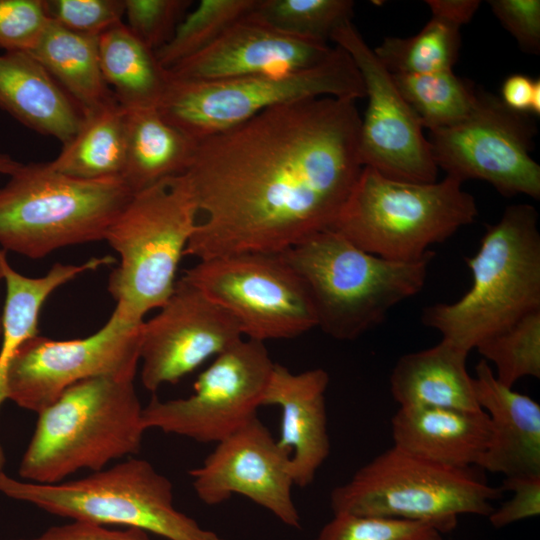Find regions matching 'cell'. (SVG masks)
Segmentation results:
<instances>
[{
  "label": "cell",
  "mask_w": 540,
  "mask_h": 540,
  "mask_svg": "<svg viewBox=\"0 0 540 540\" xmlns=\"http://www.w3.org/2000/svg\"><path fill=\"white\" fill-rule=\"evenodd\" d=\"M133 195L122 178L84 180L48 163L21 164L0 187V248L40 259L104 240Z\"/></svg>",
  "instance_id": "cell-6"
},
{
  "label": "cell",
  "mask_w": 540,
  "mask_h": 540,
  "mask_svg": "<svg viewBox=\"0 0 540 540\" xmlns=\"http://www.w3.org/2000/svg\"><path fill=\"white\" fill-rule=\"evenodd\" d=\"M393 446L453 468L477 466L491 436L484 410L399 407L391 419Z\"/></svg>",
  "instance_id": "cell-21"
},
{
  "label": "cell",
  "mask_w": 540,
  "mask_h": 540,
  "mask_svg": "<svg viewBox=\"0 0 540 540\" xmlns=\"http://www.w3.org/2000/svg\"><path fill=\"white\" fill-rule=\"evenodd\" d=\"M274 364L264 342L243 338L214 358L188 397H153L143 407V424L146 430L217 443L258 417Z\"/></svg>",
  "instance_id": "cell-13"
},
{
  "label": "cell",
  "mask_w": 540,
  "mask_h": 540,
  "mask_svg": "<svg viewBox=\"0 0 540 540\" xmlns=\"http://www.w3.org/2000/svg\"><path fill=\"white\" fill-rule=\"evenodd\" d=\"M22 163L15 160L9 154L0 152V174L10 176L13 174Z\"/></svg>",
  "instance_id": "cell-43"
},
{
  "label": "cell",
  "mask_w": 540,
  "mask_h": 540,
  "mask_svg": "<svg viewBox=\"0 0 540 540\" xmlns=\"http://www.w3.org/2000/svg\"><path fill=\"white\" fill-rule=\"evenodd\" d=\"M127 109L114 100L83 115L75 136L49 166L65 175L100 180L122 178L126 160Z\"/></svg>",
  "instance_id": "cell-28"
},
{
  "label": "cell",
  "mask_w": 540,
  "mask_h": 540,
  "mask_svg": "<svg viewBox=\"0 0 540 540\" xmlns=\"http://www.w3.org/2000/svg\"><path fill=\"white\" fill-rule=\"evenodd\" d=\"M143 322L116 310L94 334L54 340L39 334L13 357L6 375V398L39 413L71 385L90 378L135 377Z\"/></svg>",
  "instance_id": "cell-14"
},
{
  "label": "cell",
  "mask_w": 540,
  "mask_h": 540,
  "mask_svg": "<svg viewBox=\"0 0 540 540\" xmlns=\"http://www.w3.org/2000/svg\"><path fill=\"white\" fill-rule=\"evenodd\" d=\"M356 101L279 105L196 142L187 178L199 214L185 255L280 253L334 224L363 168Z\"/></svg>",
  "instance_id": "cell-1"
},
{
  "label": "cell",
  "mask_w": 540,
  "mask_h": 540,
  "mask_svg": "<svg viewBox=\"0 0 540 540\" xmlns=\"http://www.w3.org/2000/svg\"><path fill=\"white\" fill-rule=\"evenodd\" d=\"M470 289L453 303L423 309L422 323L469 353L482 341L540 310V232L530 204L505 208L466 258Z\"/></svg>",
  "instance_id": "cell-3"
},
{
  "label": "cell",
  "mask_w": 540,
  "mask_h": 540,
  "mask_svg": "<svg viewBox=\"0 0 540 540\" xmlns=\"http://www.w3.org/2000/svg\"><path fill=\"white\" fill-rule=\"evenodd\" d=\"M103 78L126 109L158 108L170 81L153 50L123 22L98 37Z\"/></svg>",
  "instance_id": "cell-26"
},
{
  "label": "cell",
  "mask_w": 540,
  "mask_h": 540,
  "mask_svg": "<svg viewBox=\"0 0 540 540\" xmlns=\"http://www.w3.org/2000/svg\"><path fill=\"white\" fill-rule=\"evenodd\" d=\"M495 17L517 41L522 51L540 52V1L489 0Z\"/></svg>",
  "instance_id": "cell-38"
},
{
  "label": "cell",
  "mask_w": 540,
  "mask_h": 540,
  "mask_svg": "<svg viewBox=\"0 0 540 540\" xmlns=\"http://www.w3.org/2000/svg\"><path fill=\"white\" fill-rule=\"evenodd\" d=\"M534 84L535 80L526 75L512 74L502 84L500 99L514 111L530 112Z\"/></svg>",
  "instance_id": "cell-41"
},
{
  "label": "cell",
  "mask_w": 540,
  "mask_h": 540,
  "mask_svg": "<svg viewBox=\"0 0 540 540\" xmlns=\"http://www.w3.org/2000/svg\"><path fill=\"white\" fill-rule=\"evenodd\" d=\"M317 97L365 98L361 74L350 55L333 47L321 63L295 71L194 81L170 77L158 106L161 115L197 142L270 108Z\"/></svg>",
  "instance_id": "cell-10"
},
{
  "label": "cell",
  "mask_w": 540,
  "mask_h": 540,
  "mask_svg": "<svg viewBox=\"0 0 540 540\" xmlns=\"http://www.w3.org/2000/svg\"><path fill=\"white\" fill-rule=\"evenodd\" d=\"M255 10L206 49L169 69L170 77L209 81L295 71L315 66L331 53L328 43L276 28Z\"/></svg>",
  "instance_id": "cell-18"
},
{
  "label": "cell",
  "mask_w": 540,
  "mask_h": 540,
  "mask_svg": "<svg viewBox=\"0 0 540 540\" xmlns=\"http://www.w3.org/2000/svg\"><path fill=\"white\" fill-rule=\"evenodd\" d=\"M475 349L491 362L496 379L507 387L524 377H540V310L482 341Z\"/></svg>",
  "instance_id": "cell-32"
},
{
  "label": "cell",
  "mask_w": 540,
  "mask_h": 540,
  "mask_svg": "<svg viewBox=\"0 0 540 540\" xmlns=\"http://www.w3.org/2000/svg\"><path fill=\"white\" fill-rule=\"evenodd\" d=\"M477 216L474 197L458 180L400 181L363 166L331 229L373 255L414 262Z\"/></svg>",
  "instance_id": "cell-5"
},
{
  "label": "cell",
  "mask_w": 540,
  "mask_h": 540,
  "mask_svg": "<svg viewBox=\"0 0 540 540\" xmlns=\"http://www.w3.org/2000/svg\"><path fill=\"white\" fill-rule=\"evenodd\" d=\"M199 215L184 174L134 193L104 238L120 257L108 280L114 310L142 322L147 312L164 305Z\"/></svg>",
  "instance_id": "cell-7"
},
{
  "label": "cell",
  "mask_w": 540,
  "mask_h": 540,
  "mask_svg": "<svg viewBox=\"0 0 540 540\" xmlns=\"http://www.w3.org/2000/svg\"><path fill=\"white\" fill-rule=\"evenodd\" d=\"M530 112L535 115L540 114V81L539 79L535 80Z\"/></svg>",
  "instance_id": "cell-44"
},
{
  "label": "cell",
  "mask_w": 540,
  "mask_h": 540,
  "mask_svg": "<svg viewBox=\"0 0 540 540\" xmlns=\"http://www.w3.org/2000/svg\"><path fill=\"white\" fill-rule=\"evenodd\" d=\"M502 492L471 468L437 464L392 445L335 487L330 505L333 514L419 521L445 534L457 527L460 515L488 517Z\"/></svg>",
  "instance_id": "cell-9"
},
{
  "label": "cell",
  "mask_w": 540,
  "mask_h": 540,
  "mask_svg": "<svg viewBox=\"0 0 540 540\" xmlns=\"http://www.w3.org/2000/svg\"><path fill=\"white\" fill-rule=\"evenodd\" d=\"M114 262L111 256L92 258L79 265L55 263L42 277H27L17 272L3 259V282L6 286L2 311V336L0 342V406L6 398L8 367L19 350L29 339L38 335L40 310L46 299L60 286L83 272ZM1 445V444H0Z\"/></svg>",
  "instance_id": "cell-24"
},
{
  "label": "cell",
  "mask_w": 540,
  "mask_h": 540,
  "mask_svg": "<svg viewBox=\"0 0 540 540\" xmlns=\"http://www.w3.org/2000/svg\"><path fill=\"white\" fill-rule=\"evenodd\" d=\"M357 66L368 99L359 132V154L368 166L390 179L430 183L438 167L415 113L398 91L391 73L352 22L331 36Z\"/></svg>",
  "instance_id": "cell-15"
},
{
  "label": "cell",
  "mask_w": 540,
  "mask_h": 540,
  "mask_svg": "<svg viewBox=\"0 0 540 540\" xmlns=\"http://www.w3.org/2000/svg\"><path fill=\"white\" fill-rule=\"evenodd\" d=\"M0 108L62 145L75 136L83 120L77 104L27 52L0 55Z\"/></svg>",
  "instance_id": "cell-22"
},
{
  "label": "cell",
  "mask_w": 540,
  "mask_h": 540,
  "mask_svg": "<svg viewBox=\"0 0 540 540\" xmlns=\"http://www.w3.org/2000/svg\"><path fill=\"white\" fill-rule=\"evenodd\" d=\"M7 256L6 252L0 248V284L3 282V259ZM2 336V314L0 313V342Z\"/></svg>",
  "instance_id": "cell-45"
},
{
  "label": "cell",
  "mask_w": 540,
  "mask_h": 540,
  "mask_svg": "<svg viewBox=\"0 0 540 540\" xmlns=\"http://www.w3.org/2000/svg\"><path fill=\"white\" fill-rule=\"evenodd\" d=\"M460 44L459 27L431 17L417 34L386 37L373 50L391 74H425L452 69Z\"/></svg>",
  "instance_id": "cell-30"
},
{
  "label": "cell",
  "mask_w": 540,
  "mask_h": 540,
  "mask_svg": "<svg viewBox=\"0 0 540 540\" xmlns=\"http://www.w3.org/2000/svg\"><path fill=\"white\" fill-rule=\"evenodd\" d=\"M135 377L77 382L42 409L20 461L21 479L55 484L137 454L146 428Z\"/></svg>",
  "instance_id": "cell-2"
},
{
  "label": "cell",
  "mask_w": 540,
  "mask_h": 540,
  "mask_svg": "<svg viewBox=\"0 0 540 540\" xmlns=\"http://www.w3.org/2000/svg\"><path fill=\"white\" fill-rule=\"evenodd\" d=\"M10 540H151L148 532L134 527L124 530L109 529L105 525L88 521L72 520L70 523L52 526L41 535L29 539Z\"/></svg>",
  "instance_id": "cell-40"
},
{
  "label": "cell",
  "mask_w": 540,
  "mask_h": 540,
  "mask_svg": "<svg viewBox=\"0 0 540 540\" xmlns=\"http://www.w3.org/2000/svg\"><path fill=\"white\" fill-rule=\"evenodd\" d=\"M534 120L478 89L471 113L460 123L429 132L433 159L446 176L463 184H491L501 195L540 198V166L531 157Z\"/></svg>",
  "instance_id": "cell-12"
},
{
  "label": "cell",
  "mask_w": 540,
  "mask_h": 540,
  "mask_svg": "<svg viewBox=\"0 0 540 540\" xmlns=\"http://www.w3.org/2000/svg\"><path fill=\"white\" fill-rule=\"evenodd\" d=\"M127 146L122 179L133 193L183 174L196 142L157 108L127 109Z\"/></svg>",
  "instance_id": "cell-25"
},
{
  "label": "cell",
  "mask_w": 540,
  "mask_h": 540,
  "mask_svg": "<svg viewBox=\"0 0 540 540\" xmlns=\"http://www.w3.org/2000/svg\"><path fill=\"white\" fill-rule=\"evenodd\" d=\"M126 26L154 52L173 36L191 0H124Z\"/></svg>",
  "instance_id": "cell-35"
},
{
  "label": "cell",
  "mask_w": 540,
  "mask_h": 540,
  "mask_svg": "<svg viewBox=\"0 0 540 540\" xmlns=\"http://www.w3.org/2000/svg\"><path fill=\"white\" fill-rule=\"evenodd\" d=\"M354 6L351 0H259L255 12L285 32L328 43L352 22Z\"/></svg>",
  "instance_id": "cell-33"
},
{
  "label": "cell",
  "mask_w": 540,
  "mask_h": 540,
  "mask_svg": "<svg viewBox=\"0 0 540 540\" xmlns=\"http://www.w3.org/2000/svg\"><path fill=\"white\" fill-rule=\"evenodd\" d=\"M183 278L229 312L244 338L291 339L317 327L307 288L281 252L201 260Z\"/></svg>",
  "instance_id": "cell-11"
},
{
  "label": "cell",
  "mask_w": 540,
  "mask_h": 540,
  "mask_svg": "<svg viewBox=\"0 0 540 540\" xmlns=\"http://www.w3.org/2000/svg\"><path fill=\"white\" fill-rule=\"evenodd\" d=\"M432 17L447 21L457 27L470 22L481 5L479 0H427Z\"/></svg>",
  "instance_id": "cell-42"
},
{
  "label": "cell",
  "mask_w": 540,
  "mask_h": 540,
  "mask_svg": "<svg viewBox=\"0 0 540 540\" xmlns=\"http://www.w3.org/2000/svg\"><path fill=\"white\" fill-rule=\"evenodd\" d=\"M48 18L75 33L99 37L122 23L124 0H44Z\"/></svg>",
  "instance_id": "cell-36"
},
{
  "label": "cell",
  "mask_w": 540,
  "mask_h": 540,
  "mask_svg": "<svg viewBox=\"0 0 540 540\" xmlns=\"http://www.w3.org/2000/svg\"><path fill=\"white\" fill-rule=\"evenodd\" d=\"M499 487L513 495L489 514L493 527L502 528L540 514V475L505 477Z\"/></svg>",
  "instance_id": "cell-39"
},
{
  "label": "cell",
  "mask_w": 540,
  "mask_h": 540,
  "mask_svg": "<svg viewBox=\"0 0 540 540\" xmlns=\"http://www.w3.org/2000/svg\"><path fill=\"white\" fill-rule=\"evenodd\" d=\"M329 374L322 368L299 373L275 363L262 406L281 409L279 444L291 452L294 485L309 486L330 454L326 409Z\"/></svg>",
  "instance_id": "cell-19"
},
{
  "label": "cell",
  "mask_w": 540,
  "mask_h": 540,
  "mask_svg": "<svg viewBox=\"0 0 540 540\" xmlns=\"http://www.w3.org/2000/svg\"><path fill=\"white\" fill-rule=\"evenodd\" d=\"M281 253L307 288L317 327L339 341L359 338L417 295L435 255L414 262L384 259L331 228Z\"/></svg>",
  "instance_id": "cell-4"
},
{
  "label": "cell",
  "mask_w": 540,
  "mask_h": 540,
  "mask_svg": "<svg viewBox=\"0 0 540 540\" xmlns=\"http://www.w3.org/2000/svg\"><path fill=\"white\" fill-rule=\"evenodd\" d=\"M259 0H201L189 10L171 39L155 51L167 70L215 42L232 24L254 11Z\"/></svg>",
  "instance_id": "cell-31"
},
{
  "label": "cell",
  "mask_w": 540,
  "mask_h": 540,
  "mask_svg": "<svg viewBox=\"0 0 540 540\" xmlns=\"http://www.w3.org/2000/svg\"><path fill=\"white\" fill-rule=\"evenodd\" d=\"M29 53L83 115L116 100L102 75L98 37L75 33L50 20L39 43Z\"/></svg>",
  "instance_id": "cell-27"
},
{
  "label": "cell",
  "mask_w": 540,
  "mask_h": 540,
  "mask_svg": "<svg viewBox=\"0 0 540 540\" xmlns=\"http://www.w3.org/2000/svg\"><path fill=\"white\" fill-rule=\"evenodd\" d=\"M0 494L50 514L139 528L168 540H226L176 509L171 481L140 458L55 484L33 483L0 471Z\"/></svg>",
  "instance_id": "cell-8"
},
{
  "label": "cell",
  "mask_w": 540,
  "mask_h": 540,
  "mask_svg": "<svg viewBox=\"0 0 540 540\" xmlns=\"http://www.w3.org/2000/svg\"><path fill=\"white\" fill-rule=\"evenodd\" d=\"M49 21L44 0H0V48L31 52Z\"/></svg>",
  "instance_id": "cell-37"
},
{
  "label": "cell",
  "mask_w": 540,
  "mask_h": 540,
  "mask_svg": "<svg viewBox=\"0 0 540 540\" xmlns=\"http://www.w3.org/2000/svg\"><path fill=\"white\" fill-rule=\"evenodd\" d=\"M420 121L430 131L454 126L473 110L478 89L452 69L425 74H391Z\"/></svg>",
  "instance_id": "cell-29"
},
{
  "label": "cell",
  "mask_w": 540,
  "mask_h": 540,
  "mask_svg": "<svg viewBox=\"0 0 540 540\" xmlns=\"http://www.w3.org/2000/svg\"><path fill=\"white\" fill-rule=\"evenodd\" d=\"M472 377L478 405L489 416L491 436L477 466L504 477L540 475V405L500 383L485 360Z\"/></svg>",
  "instance_id": "cell-20"
},
{
  "label": "cell",
  "mask_w": 540,
  "mask_h": 540,
  "mask_svg": "<svg viewBox=\"0 0 540 540\" xmlns=\"http://www.w3.org/2000/svg\"><path fill=\"white\" fill-rule=\"evenodd\" d=\"M442 535L419 521L336 513L316 540H443Z\"/></svg>",
  "instance_id": "cell-34"
},
{
  "label": "cell",
  "mask_w": 540,
  "mask_h": 540,
  "mask_svg": "<svg viewBox=\"0 0 540 540\" xmlns=\"http://www.w3.org/2000/svg\"><path fill=\"white\" fill-rule=\"evenodd\" d=\"M159 309L143 322L139 350L141 381L150 392L177 383L244 338L234 317L183 277Z\"/></svg>",
  "instance_id": "cell-16"
},
{
  "label": "cell",
  "mask_w": 540,
  "mask_h": 540,
  "mask_svg": "<svg viewBox=\"0 0 540 540\" xmlns=\"http://www.w3.org/2000/svg\"><path fill=\"white\" fill-rule=\"evenodd\" d=\"M467 355L441 339L433 347L401 356L389 380L393 399L400 407L482 410L466 368Z\"/></svg>",
  "instance_id": "cell-23"
},
{
  "label": "cell",
  "mask_w": 540,
  "mask_h": 540,
  "mask_svg": "<svg viewBox=\"0 0 540 540\" xmlns=\"http://www.w3.org/2000/svg\"><path fill=\"white\" fill-rule=\"evenodd\" d=\"M290 455L256 417L217 442L189 475L196 496L206 505H219L238 494L265 508L285 525L299 528L300 516L292 498Z\"/></svg>",
  "instance_id": "cell-17"
}]
</instances>
